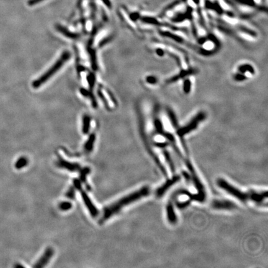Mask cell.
I'll list each match as a JSON object with an SVG mask.
<instances>
[{
	"label": "cell",
	"mask_w": 268,
	"mask_h": 268,
	"mask_svg": "<svg viewBox=\"0 0 268 268\" xmlns=\"http://www.w3.org/2000/svg\"><path fill=\"white\" fill-rule=\"evenodd\" d=\"M150 189L148 186H144L140 189H139L135 192H133L130 194L122 197L117 201L107 205L103 209V215L100 220V223H103L112 216L116 215L118 212L125 207L130 204L132 202H136L142 197H145L150 194Z\"/></svg>",
	"instance_id": "cell-1"
},
{
	"label": "cell",
	"mask_w": 268,
	"mask_h": 268,
	"mask_svg": "<svg viewBox=\"0 0 268 268\" xmlns=\"http://www.w3.org/2000/svg\"><path fill=\"white\" fill-rule=\"evenodd\" d=\"M70 56V54L68 52L63 53L60 58L56 61V62L50 68V69H49V70H48L45 73H44L43 76H42L41 78H39L34 83L33 86L35 88H38L42 85L43 83L48 81L49 79L52 77L54 73H56L59 70V69H60L62 67L63 64L65 63V62H67Z\"/></svg>",
	"instance_id": "cell-2"
},
{
	"label": "cell",
	"mask_w": 268,
	"mask_h": 268,
	"mask_svg": "<svg viewBox=\"0 0 268 268\" xmlns=\"http://www.w3.org/2000/svg\"><path fill=\"white\" fill-rule=\"evenodd\" d=\"M217 184L221 189L226 191L230 195L234 196L241 202H246L251 200L250 192L244 193L223 179H218Z\"/></svg>",
	"instance_id": "cell-3"
},
{
	"label": "cell",
	"mask_w": 268,
	"mask_h": 268,
	"mask_svg": "<svg viewBox=\"0 0 268 268\" xmlns=\"http://www.w3.org/2000/svg\"><path fill=\"white\" fill-rule=\"evenodd\" d=\"M78 190H80L83 201L86 207L88 209L92 217H96L99 214V212H98L96 207L93 204L92 202L91 201V199H89V197H88L87 194L85 193V191L82 190V187H80V189H78Z\"/></svg>",
	"instance_id": "cell-4"
},
{
	"label": "cell",
	"mask_w": 268,
	"mask_h": 268,
	"mask_svg": "<svg viewBox=\"0 0 268 268\" xmlns=\"http://www.w3.org/2000/svg\"><path fill=\"white\" fill-rule=\"evenodd\" d=\"M56 165L60 168H63L71 172L80 171L81 170V166L80 165L66 161L61 157H59L58 160L56 161Z\"/></svg>",
	"instance_id": "cell-5"
},
{
	"label": "cell",
	"mask_w": 268,
	"mask_h": 268,
	"mask_svg": "<svg viewBox=\"0 0 268 268\" xmlns=\"http://www.w3.org/2000/svg\"><path fill=\"white\" fill-rule=\"evenodd\" d=\"M180 179V176L179 175H175L173 178L168 179L163 185L160 187L157 190L155 194L157 197H162L166 191L171 187L175 184Z\"/></svg>",
	"instance_id": "cell-6"
},
{
	"label": "cell",
	"mask_w": 268,
	"mask_h": 268,
	"mask_svg": "<svg viewBox=\"0 0 268 268\" xmlns=\"http://www.w3.org/2000/svg\"><path fill=\"white\" fill-rule=\"evenodd\" d=\"M53 255V250L50 248L49 247L47 248L45 251L44 252V254L41 256V257L39 259L36 263L34 264V267H37V268H41V267H43L44 266H45L50 261V260L51 259Z\"/></svg>",
	"instance_id": "cell-7"
},
{
	"label": "cell",
	"mask_w": 268,
	"mask_h": 268,
	"mask_svg": "<svg viewBox=\"0 0 268 268\" xmlns=\"http://www.w3.org/2000/svg\"><path fill=\"white\" fill-rule=\"evenodd\" d=\"M250 196L252 201L258 204H265L267 205V202H264V201L267 202V192L266 190L258 192V191L251 190L250 191Z\"/></svg>",
	"instance_id": "cell-8"
},
{
	"label": "cell",
	"mask_w": 268,
	"mask_h": 268,
	"mask_svg": "<svg viewBox=\"0 0 268 268\" xmlns=\"http://www.w3.org/2000/svg\"><path fill=\"white\" fill-rule=\"evenodd\" d=\"M213 208L216 209H224V210H232L236 207V205L231 201H220L215 200L212 203Z\"/></svg>",
	"instance_id": "cell-9"
},
{
	"label": "cell",
	"mask_w": 268,
	"mask_h": 268,
	"mask_svg": "<svg viewBox=\"0 0 268 268\" xmlns=\"http://www.w3.org/2000/svg\"><path fill=\"white\" fill-rule=\"evenodd\" d=\"M166 212H167L168 219L169 221V222L171 223H175L177 221V218L174 210L173 205L171 202H168L166 208Z\"/></svg>",
	"instance_id": "cell-10"
},
{
	"label": "cell",
	"mask_w": 268,
	"mask_h": 268,
	"mask_svg": "<svg viewBox=\"0 0 268 268\" xmlns=\"http://www.w3.org/2000/svg\"><path fill=\"white\" fill-rule=\"evenodd\" d=\"M94 142H95V135L92 134V135L90 136L88 140L86 141V142L84 145V150L86 153H87V154H89V153L91 152L92 150H93Z\"/></svg>",
	"instance_id": "cell-11"
},
{
	"label": "cell",
	"mask_w": 268,
	"mask_h": 268,
	"mask_svg": "<svg viewBox=\"0 0 268 268\" xmlns=\"http://www.w3.org/2000/svg\"><path fill=\"white\" fill-rule=\"evenodd\" d=\"M29 163V160L27 158L25 157H21L19 158L18 160L15 163V168L17 169H21L24 167L27 166Z\"/></svg>",
	"instance_id": "cell-12"
},
{
	"label": "cell",
	"mask_w": 268,
	"mask_h": 268,
	"mask_svg": "<svg viewBox=\"0 0 268 268\" xmlns=\"http://www.w3.org/2000/svg\"><path fill=\"white\" fill-rule=\"evenodd\" d=\"M163 155L165 156V158L166 159V162L168 163L169 166L172 172H175V165L173 164V161H172V159L171 158V156L169 155V153L167 151H163Z\"/></svg>",
	"instance_id": "cell-13"
},
{
	"label": "cell",
	"mask_w": 268,
	"mask_h": 268,
	"mask_svg": "<svg viewBox=\"0 0 268 268\" xmlns=\"http://www.w3.org/2000/svg\"><path fill=\"white\" fill-rule=\"evenodd\" d=\"M72 207V204L70 202L67 201H63L62 202L59 204V208L60 210H63V211H67V210H70Z\"/></svg>",
	"instance_id": "cell-14"
},
{
	"label": "cell",
	"mask_w": 268,
	"mask_h": 268,
	"mask_svg": "<svg viewBox=\"0 0 268 268\" xmlns=\"http://www.w3.org/2000/svg\"><path fill=\"white\" fill-rule=\"evenodd\" d=\"M89 172H90V169L89 168H83L82 170H81L80 178L83 182H86V176L89 174Z\"/></svg>",
	"instance_id": "cell-15"
},
{
	"label": "cell",
	"mask_w": 268,
	"mask_h": 268,
	"mask_svg": "<svg viewBox=\"0 0 268 268\" xmlns=\"http://www.w3.org/2000/svg\"><path fill=\"white\" fill-rule=\"evenodd\" d=\"M74 189H74L73 187H71L70 189H68V190L67 191V193H66V196L68 198L73 199L74 197V196H75V190H74Z\"/></svg>",
	"instance_id": "cell-16"
},
{
	"label": "cell",
	"mask_w": 268,
	"mask_h": 268,
	"mask_svg": "<svg viewBox=\"0 0 268 268\" xmlns=\"http://www.w3.org/2000/svg\"><path fill=\"white\" fill-rule=\"evenodd\" d=\"M85 120L84 121V123H83V133H87L88 132L89 127V120L88 118H85Z\"/></svg>",
	"instance_id": "cell-17"
},
{
	"label": "cell",
	"mask_w": 268,
	"mask_h": 268,
	"mask_svg": "<svg viewBox=\"0 0 268 268\" xmlns=\"http://www.w3.org/2000/svg\"><path fill=\"white\" fill-rule=\"evenodd\" d=\"M190 202L189 201H186V202H179L177 204V207H179L180 208H183L186 207V206H187L189 204Z\"/></svg>",
	"instance_id": "cell-18"
},
{
	"label": "cell",
	"mask_w": 268,
	"mask_h": 268,
	"mask_svg": "<svg viewBox=\"0 0 268 268\" xmlns=\"http://www.w3.org/2000/svg\"><path fill=\"white\" fill-rule=\"evenodd\" d=\"M44 1V0H31V2H29V5H31V6L33 5H35L39 3H41V2Z\"/></svg>",
	"instance_id": "cell-19"
}]
</instances>
